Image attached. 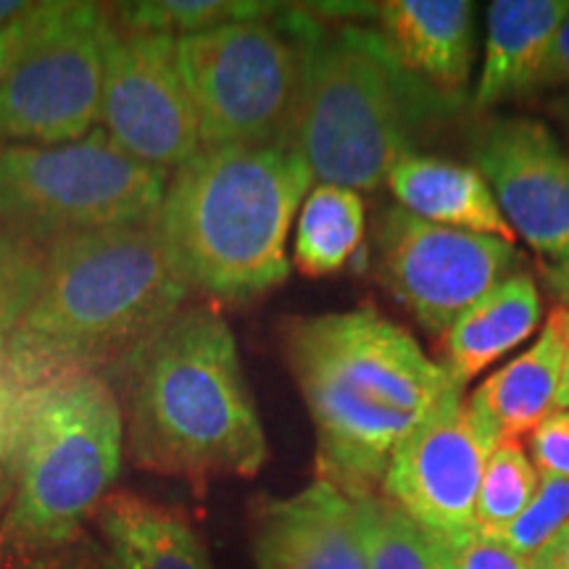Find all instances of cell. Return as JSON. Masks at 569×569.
Here are the masks:
<instances>
[{
  "label": "cell",
  "instance_id": "cell-35",
  "mask_svg": "<svg viewBox=\"0 0 569 569\" xmlns=\"http://www.w3.org/2000/svg\"><path fill=\"white\" fill-rule=\"evenodd\" d=\"M567 309V306H565ZM553 411H569V309H567V346H565V361H561V377L557 401H553Z\"/></svg>",
  "mask_w": 569,
  "mask_h": 569
},
{
  "label": "cell",
  "instance_id": "cell-28",
  "mask_svg": "<svg viewBox=\"0 0 569 569\" xmlns=\"http://www.w3.org/2000/svg\"><path fill=\"white\" fill-rule=\"evenodd\" d=\"M0 569H119L106 546L82 530L53 549L0 557Z\"/></svg>",
  "mask_w": 569,
  "mask_h": 569
},
{
  "label": "cell",
  "instance_id": "cell-12",
  "mask_svg": "<svg viewBox=\"0 0 569 569\" xmlns=\"http://www.w3.org/2000/svg\"><path fill=\"white\" fill-rule=\"evenodd\" d=\"M496 446L469 409L465 388H451L396 448L380 493L427 536L472 530L482 472Z\"/></svg>",
  "mask_w": 569,
  "mask_h": 569
},
{
  "label": "cell",
  "instance_id": "cell-16",
  "mask_svg": "<svg viewBox=\"0 0 569 569\" xmlns=\"http://www.w3.org/2000/svg\"><path fill=\"white\" fill-rule=\"evenodd\" d=\"M565 346L567 309L557 306L536 343L511 359L507 367L488 375L486 382H480V388L467 398L472 415L480 419L496 443L528 436L551 415Z\"/></svg>",
  "mask_w": 569,
  "mask_h": 569
},
{
  "label": "cell",
  "instance_id": "cell-37",
  "mask_svg": "<svg viewBox=\"0 0 569 569\" xmlns=\"http://www.w3.org/2000/svg\"><path fill=\"white\" fill-rule=\"evenodd\" d=\"M551 113L553 119H557V124L561 127V132H565V138L569 140V96L557 98V101L551 103Z\"/></svg>",
  "mask_w": 569,
  "mask_h": 569
},
{
  "label": "cell",
  "instance_id": "cell-24",
  "mask_svg": "<svg viewBox=\"0 0 569 569\" xmlns=\"http://www.w3.org/2000/svg\"><path fill=\"white\" fill-rule=\"evenodd\" d=\"M367 569H438L430 536L382 496L365 498Z\"/></svg>",
  "mask_w": 569,
  "mask_h": 569
},
{
  "label": "cell",
  "instance_id": "cell-36",
  "mask_svg": "<svg viewBox=\"0 0 569 569\" xmlns=\"http://www.w3.org/2000/svg\"><path fill=\"white\" fill-rule=\"evenodd\" d=\"M34 3H21V0H0V30L13 24V21L32 11Z\"/></svg>",
  "mask_w": 569,
  "mask_h": 569
},
{
  "label": "cell",
  "instance_id": "cell-7",
  "mask_svg": "<svg viewBox=\"0 0 569 569\" xmlns=\"http://www.w3.org/2000/svg\"><path fill=\"white\" fill-rule=\"evenodd\" d=\"M317 27L311 11L282 6L267 19L177 38L201 148L290 142Z\"/></svg>",
  "mask_w": 569,
  "mask_h": 569
},
{
  "label": "cell",
  "instance_id": "cell-8",
  "mask_svg": "<svg viewBox=\"0 0 569 569\" xmlns=\"http://www.w3.org/2000/svg\"><path fill=\"white\" fill-rule=\"evenodd\" d=\"M169 172L148 167L101 127L63 146L0 148V227L46 248L69 234L151 219Z\"/></svg>",
  "mask_w": 569,
  "mask_h": 569
},
{
  "label": "cell",
  "instance_id": "cell-22",
  "mask_svg": "<svg viewBox=\"0 0 569 569\" xmlns=\"http://www.w3.org/2000/svg\"><path fill=\"white\" fill-rule=\"evenodd\" d=\"M280 3L256 0H140V3H109L111 21L122 32L169 34L188 38L219 30L240 21L267 19L280 11Z\"/></svg>",
  "mask_w": 569,
  "mask_h": 569
},
{
  "label": "cell",
  "instance_id": "cell-23",
  "mask_svg": "<svg viewBox=\"0 0 569 569\" xmlns=\"http://www.w3.org/2000/svg\"><path fill=\"white\" fill-rule=\"evenodd\" d=\"M538 482L540 472L525 451L522 440H501L482 472L475 528L486 536L501 538L528 509Z\"/></svg>",
  "mask_w": 569,
  "mask_h": 569
},
{
  "label": "cell",
  "instance_id": "cell-11",
  "mask_svg": "<svg viewBox=\"0 0 569 569\" xmlns=\"http://www.w3.org/2000/svg\"><path fill=\"white\" fill-rule=\"evenodd\" d=\"M101 130L122 151L163 172H177L201 151V124L177 56V38L113 27Z\"/></svg>",
  "mask_w": 569,
  "mask_h": 569
},
{
  "label": "cell",
  "instance_id": "cell-3",
  "mask_svg": "<svg viewBox=\"0 0 569 569\" xmlns=\"http://www.w3.org/2000/svg\"><path fill=\"white\" fill-rule=\"evenodd\" d=\"M106 380L119 396L124 453L138 469L206 486L264 467L267 436L238 343L211 306H184Z\"/></svg>",
  "mask_w": 569,
  "mask_h": 569
},
{
  "label": "cell",
  "instance_id": "cell-2",
  "mask_svg": "<svg viewBox=\"0 0 569 569\" xmlns=\"http://www.w3.org/2000/svg\"><path fill=\"white\" fill-rule=\"evenodd\" d=\"M282 346L317 430V480L353 501L380 496L401 440L459 386L375 309L293 319Z\"/></svg>",
  "mask_w": 569,
  "mask_h": 569
},
{
  "label": "cell",
  "instance_id": "cell-5",
  "mask_svg": "<svg viewBox=\"0 0 569 569\" xmlns=\"http://www.w3.org/2000/svg\"><path fill=\"white\" fill-rule=\"evenodd\" d=\"M459 106L461 96L411 74L372 27L319 19L306 51L290 146L319 184L377 190L393 163L415 153L417 142Z\"/></svg>",
  "mask_w": 569,
  "mask_h": 569
},
{
  "label": "cell",
  "instance_id": "cell-1",
  "mask_svg": "<svg viewBox=\"0 0 569 569\" xmlns=\"http://www.w3.org/2000/svg\"><path fill=\"white\" fill-rule=\"evenodd\" d=\"M190 293L156 217L53 240L0 377L17 388L67 372L109 377L180 315Z\"/></svg>",
  "mask_w": 569,
  "mask_h": 569
},
{
  "label": "cell",
  "instance_id": "cell-32",
  "mask_svg": "<svg viewBox=\"0 0 569 569\" xmlns=\"http://www.w3.org/2000/svg\"><path fill=\"white\" fill-rule=\"evenodd\" d=\"M543 88L569 90V13L561 21L557 38L551 42L549 59H546L543 71H540L538 90Z\"/></svg>",
  "mask_w": 569,
  "mask_h": 569
},
{
  "label": "cell",
  "instance_id": "cell-33",
  "mask_svg": "<svg viewBox=\"0 0 569 569\" xmlns=\"http://www.w3.org/2000/svg\"><path fill=\"white\" fill-rule=\"evenodd\" d=\"M532 569H569V525L532 553Z\"/></svg>",
  "mask_w": 569,
  "mask_h": 569
},
{
  "label": "cell",
  "instance_id": "cell-6",
  "mask_svg": "<svg viewBox=\"0 0 569 569\" xmlns=\"http://www.w3.org/2000/svg\"><path fill=\"white\" fill-rule=\"evenodd\" d=\"M124 459L117 390L98 372L21 388L17 482L0 519V557L53 549L84 530Z\"/></svg>",
  "mask_w": 569,
  "mask_h": 569
},
{
  "label": "cell",
  "instance_id": "cell-20",
  "mask_svg": "<svg viewBox=\"0 0 569 569\" xmlns=\"http://www.w3.org/2000/svg\"><path fill=\"white\" fill-rule=\"evenodd\" d=\"M540 315L543 303L536 280L528 272L509 277L469 306L443 336L448 375L465 388V382L525 343L536 332Z\"/></svg>",
  "mask_w": 569,
  "mask_h": 569
},
{
  "label": "cell",
  "instance_id": "cell-30",
  "mask_svg": "<svg viewBox=\"0 0 569 569\" xmlns=\"http://www.w3.org/2000/svg\"><path fill=\"white\" fill-rule=\"evenodd\" d=\"M530 436L538 472L546 478H569V411H551Z\"/></svg>",
  "mask_w": 569,
  "mask_h": 569
},
{
  "label": "cell",
  "instance_id": "cell-29",
  "mask_svg": "<svg viewBox=\"0 0 569 569\" xmlns=\"http://www.w3.org/2000/svg\"><path fill=\"white\" fill-rule=\"evenodd\" d=\"M21 427V388L0 377V519L9 509L17 482V451Z\"/></svg>",
  "mask_w": 569,
  "mask_h": 569
},
{
  "label": "cell",
  "instance_id": "cell-13",
  "mask_svg": "<svg viewBox=\"0 0 569 569\" xmlns=\"http://www.w3.org/2000/svg\"><path fill=\"white\" fill-rule=\"evenodd\" d=\"M475 169L511 232L549 264H567L569 153L549 127L536 119H496L475 146Z\"/></svg>",
  "mask_w": 569,
  "mask_h": 569
},
{
  "label": "cell",
  "instance_id": "cell-21",
  "mask_svg": "<svg viewBox=\"0 0 569 569\" xmlns=\"http://www.w3.org/2000/svg\"><path fill=\"white\" fill-rule=\"evenodd\" d=\"M365 240V201L351 188L317 184L303 198L296 227L293 264L306 277L343 269Z\"/></svg>",
  "mask_w": 569,
  "mask_h": 569
},
{
  "label": "cell",
  "instance_id": "cell-18",
  "mask_svg": "<svg viewBox=\"0 0 569 569\" xmlns=\"http://www.w3.org/2000/svg\"><path fill=\"white\" fill-rule=\"evenodd\" d=\"M92 525L119 569H213L201 536L180 509L132 490H111Z\"/></svg>",
  "mask_w": 569,
  "mask_h": 569
},
{
  "label": "cell",
  "instance_id": "cell-31",
  "mask_svg": "<svg viewBox=\"0 0 569 569\" xmlns=\"http://www.w3.org/2000/svg\"><path fill=\"white\" fill-rule=\"evenodd\" d=\"M56 3L59 0H51V3H34L32 11H27L24 17L13 21V24L0 30V80L9 74V69L19 61V56L32 46V40L46 30V24L51 21Z\"/></svg>",
  "mask_w": 569,
  "mask_h": 569
},
{
  "label": "cell",
  "instance_id": "cell-14",
  "mask_svg": "<svg viewBox=\"0 0 569 569\" xmlns=\"http://www.w3.org/2000/svg\"><path fill=\"white\" fill-rule=\"evenodd\" d=\"M251 546L259 569H367L365 501L315 480L256 509Z\"/></svg>",
  "mask_w": 569,
  "mask_h": 569
},
{
  "label": "cell",
  "instance_id": "cell-15",
  "mask_svg": "<svg viewBox=\"0 0 569 569\" xmlns=\"http://www.w3.org/2000/svg\"><path fill=\"white\" fill-rule=\"evenodd\" d=\"M377 32L398 61L432 88L461 96L475 59V6L467 0H388Z\"/></svg>",
  "mask_w": 569,
  "mask_h": 569
},
{
  "label": "cell",
  "instance_id": "cell-9",
  "mask_svg": "<svg viewBox=\"0 0 569 569\" xmlns=\"http://www.w3.org/2000/svg\"><path fill=\"white\" fill-rule=\"evenodd\" d=\"M109 3L59 0L51 21L0 80V148L63 146L101 122Z\"/></svg>",
  "mask_w": 569,
  "mask_h": 569
},
{
  "label": "cell",
  "instance_id": "cell-34",
  "mask_svg": "<svg viewBox=\"0 0 569 569\" xmlns=\"http://www.w3.org/2000/svg\"><path fill=\"white\" fill-rule=\"evenodd\" d=\"M546 282L553 290V296L559 298L561 306L569 309V261L567 264H549L546 267Z\"/></svg>",
  "mask_w": 569,
  "mask_h": 569
},
{
  "label": "cell",
  "instance_id": "cell-17",
  "mask_svg": "<svg viewBox=\"0 0 569 569\" xmlns=\"http://www.w3.org/2000/svg\"><path fill=\"white\" fill-rule=\"evenodd\" d=\"M569 0H496L488 9L486 63L475 90L478 111L538 90Z\"/></svg>",
  "mask_w": 569,
  "mask_h": 569
},
{
  "label": "cell",
  "instance_id": "cell-10",
  "mask_svg": "<svg viewBox=\"0 0 569 569\" xmlns=\"http://www.w3.org/2000/svg\"><path fill=\"white\" fill-rule=\"evenodd\" d=\"M511 240L430 224L401 206L377 230V274L432 336H446L472 303L522 269Z\"/></svg>",
  "mask_w": 569,
  "mask_h": 569
},
{
  "label": "cell",
  "instance_id": "cell-4",
  "mask_svg": "<svg viewBox=\"0 0 569 569\" xmlns=\"http://www.w3.org/2000/svg\"><path fill=\"white\" fill-rule=\"evenodd\" d=\"M311 169L290 142L201 148L169 174L156 213L190 290L248 303L290 274L288 234Z\"/></svg>",
  "mask_w": 569,
  "mask_h": 569
},
{
  "label": "cell",
  "instance_id": "cell-25",
  "mask_svg": "<svg viewBox=\"0 0 569 569\" xmlns=\"http://www.w3.org/2000/svg\"><path fill=\"white\" fill-rule=\"evenodd\" d=\"M46 248L0 227V369L27 309L38 296Z\"/></svg>",
  "mask_w": 569,
  "mask_h": 569
},
{
  "label": "cell",
  "instance_id": "cell-27",
  "mask_svg": "<svg viewBox=\"0 0 569 569\" xmlns=\"http://www.w3.org/2000/svg\"><path fill=\"white\" fill-rule=\"evenodd\" d=\"M430 543L438 569H532L530 557L478 528L453 536H430Z\"/></svg>",
  "mask_w": 569,
  "mask_h": 569
},
{
  "label": "cell",
  "instance_id": "cell-26",
  "mask_svg": "<svg viewBox=\"0 0 569 569\" xmlns=\"http://www.w3.org/2000/svg\"><path fill=\"white\" fill-rule=\"evenodd\" d=\"M565 525H569V478H546V475H540L538 490L528 509L503 532L501 540H507L511 549L525 553V557H532Z\"/></svg>",
  "mask_w": 569,
  "mask_h": 569
},
{
  "label": "cell",
  "instance_id": "cell-19",
  "mask_svg": "<svg viewBox=\"0 0 569 569\" xmlns=\"http://www.w3.org/2000/svg\"><path fill=\"white\" fill-rule=\"evenodd\" d=\"M386 184L403 211L425 222L517 240L488 182L467 163L411 153L393 163Z\"/></svg>",
  "mask_w": 569,
  "mask_h": 569
}]
</instances>
